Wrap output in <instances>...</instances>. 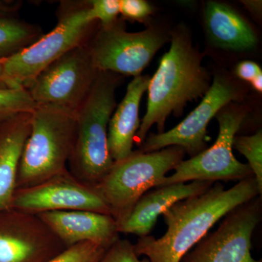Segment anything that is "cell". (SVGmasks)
I'll return each instance as SVG.
<instances>
[{
    "instance_id": "obj_1",
    "label": "cell",
    "mask_w": 262,
    "mask_h": 262,
    "mask_svg": "<svg viewBox=\"0 0 262 262\" xmlns=\"http://www.w3.org/2000/svg\"><path fill=\"white\" fill-rule=\"evenodd\" d=\"M261 195L254 177L229 189L215 182L206 192L179 201L165 211V233L160 238L139 237L134 244L136 252L150 262H180L229 212Z\"/></svg>"
},
{
    "instance_id": "obj_2",
    "label": "cell",
    "mask_w": 262,
    "mask_h": 262,
    "mask_svg": "<svg viewBox=\"0 0 262 262\" xmlns=\"http://www.w3.org/2000/svg\"><path fill=\"white\" fill-rule=\"evenodd\" d=\"M201 60L189 33L179 29L172 34L170 49L162 57L158 70L149 79L146 112L135 137L139 145L155 124L158 134L163 133L168 116L179 115L188 102L206 94L211 86L210 76Z\"/></svg>"
},
{
    "instance_id": "obj_3",
    "label": "cell",
    "mask_w": 262,
    "mask_h": 262,
    "mask_svg": "<svg viewBox=\"0 0 262 262\" xmlns=\"http://www.w3.org/2000/svg\"><path fill=\"white\" fill-rule=\"evenodd\" d=\"M118 76L100 72L91 92L76 113L77 131L68 162L69 172L80 182L96 186L114 161L108 144V127L115 107Z\"/></svg>"
},
{
    "instance_id": "obj_4",
    "label": "cell",
    "mask_w": 262,
    "mask_h": 262,
    "mask_svg": "<svg viewBox=\"0 0 262 262\" xmlns=\"http://www.w3.org/2000/svg\"><path fill=\"white\" fill-rule=\"evenodd\" d=\"M89 2H62L58 23L51 32L13 56L2 58L4 89H28L45 69L67 52L87 44L97 21L89 17Z\"/></svg>"
},
{
    "instance_id": "obj_5",
    "label": "cell",
    "mask_w": 262,
    "mask_h": 262,
    "mask_svg": "<svg viewBox=\"0 0 262 262\" xmlns=\"http://www.w3.org/2000/svg\"><path fill=\"white\" fill-rule=\"evenodd\" d=\"M76 131V113L37 105L32 112L30 134L20 158L16 189L34 187L68 170Z\"/></svg>"
},
{
    "instance_id": "obj_6",
    "label": "cell",
    "mask_w": 262,
    "mask_h": 262,
    "mask_svg": "<svg viewBox=\"0 0 262 262\" xmlns=\"http://www.w3.org/2000/svg\"><path fill=\"white\" fill-rule=\"evenodd\" d=\"M185 154L182 147L173 146L151 152L133 151L125 159L114 162L95 187L110 207L117 225L126 220L141 196L157 187L166 173L184 160Z\"/></svg>"
},
{
    "instance_id": "obj_7",
    "label": "cell",
    "mask_w": 262,
    "mask_h": 262,
    "mask_svg": "<svg viewBox=\"0 0 262 262\" xmlns=\"http://www.w3.org/2000/svg\"><path fill=\"white\" fill-rule=\"evenodd\" d=\"M219 122L214 144L190 159L183 160L174 173L165 177L157 187L193 181L220 182L244 180L253 177L248 164L241 163L233 154V141L246 114L239 108L222 110L215 115Z\"/></svg>"
},
{
    "instance_id": "obj_8",
    "label": "cell",
    "mask_w": 262,
    "mask_h": 262,
    "mask_svg": "<svg viewBox=\"0 0 262 262\" xmlns=\"http://www.w3.org/2000/svg\"><path fill=\"white\" fill-rule=\"evenodd\" d=\"M99 72L87 46L82 45L48 66L27 91L37 105H49L77 113Z\"/></svg>"
},
{
    "instance_id": "obj_9",
    "label": "cell",
    "mask_w": 262,
    "mask_h": 262,
    "mask_svg": "<svg viewBox=\"0 0 262 262\" xmlns=\"http://www.w3.org/2000/svg\"><path fill=\"white\" fill-rule=\"evenodd\" d=\"M167 41L155 28L128 32L117 19L112 25L96 29L87 42L88 49L99 72L140 76L157 52Z\"/></svg>"
},
{
    "instance_id": "obj_10",
    "label": "cell",
    "mask_w": 262,
    "mask_h": 262,
    "mask_svg": "<svg viewBox=\"0 0 262 262\" xmlns=\"http://www.w3.org/2000/svg\"><path fill=\"white\" fill-rule=\"evenodd\" d=\"M261 219V196L237 206L220 227L203 239L180 262H261L251 255V238Z\"/></svg>"
},
{
    "instance_id": "obj_11",
    "label": "cell",
    "mask_w": 262,
    "mask_h": 262,
    "mask_svg": "<svg viewBox=\"0 0 262 262\" xmlns=\"http://www.w3.org/2000/svg\"><path fill=\"white\" fill-rule=\"evenodd\" d=\"M67 248L37 214L0 211V262H49Z\"/></svg>"
},
{
    "instance_id": "obj_12",
    "label": "cell",
    "mask_w": 262,
    "mask_h": 262,
    "mask_svg": "<svg viewBox=\"0 0 262 262\" xmlns=\"http://www.w3.org/2000/svg\"><path fill=\"white\" fill-rule=\"evenodd\" d=\"M239 91L229 79L215 76L200 104L171 130L146 136L139 151L151 152L169 146H180L191 158L206 148L207 127L210 121L231 101L237 100Z\"/></svg>"
},
{
    "instance_id": "obj_13",
    "label": "cell",
    "mask_w": 262,
    "mask_h": 262,
    "mask_svg": "<svg viewBox=\"0 0 262 262\" xmlns=\"http://www.w3.org/2000/svg\"><path fill=\"white\" fill-rule=\"evenodd\" d=\"M12 208L34 214L89 211L112 215L96 187L80 182L68 170L34 187L16 189Z\"/></svg>"
},
{
    "instance_id": "obj_14",
    "label": "cell",
    "mask_w": 262,
    "mask_h": 262,
    "mask_svg": "<svg viewBox=\"0 0 262 262\" xmlns=\"http://www.w3.org/2000/svg\"><path fill=\"white\" fill-rule=\"evenodd\" d=\"M37 215L67 248L91 242L107 250L120 238L118 225L111 215L89 211H50Z\"/></svg>"
},
{
    "instance_id": "obj_15",
    "label": "cell",
    "mask_w": 262,
    "mask_h": 262,
    "mask_svg": "<svg viewBox=\"0 0 262 262\" xmlns=\"http://www.w3.org/2000/svg\"><path fill=\"white\" fill-rule=\"evenodd\" d=\"M214 183L208 181L177 183L146 192L136 203L126 220L118 226L119 232L136 234L139 237L149 235L160 215L178 202L206 192Z\"/></svg>"
},
{
    "instance_id": "obj_16",
    "label": "cell",
    "mask_w": 262,
    "mask_h": 262,
    "mask_svg": "<svg viewBox=\"0 0 262 262\" xmlns=\"http://www.w3.org/2000/svg\"><path fill=\"white\" fill-rule=\"evenodd\" d=\"M31 120L32 113H24L0 124V211L12 208Z\"/></svg>"
},
{
    "instance_id": "obj_17",
    "label": "cell",
    "mask_w": 262,
    "mask_h": 262,
    "mask_svg": "<svg viewBox=\"0 0 262 262\" xmlns=\"http://www.w3.org/2000/svg\"><path fill=\"white\" fill-rule=\"evenodd\" d=\"M150 77H134L127 88L126 94L112 115L108 127V144L114 162L125 159L133 152L136 133L140 126L139 106L141 98L147 91Z\"/></svg>"
},
{
    "instance_id": "obj_18",
    "label": "cell",
    "mask_w": 262,
    "mask_h": 262,
    "mask_svg": "<svg viewBox=\"0 0 262 262\" xmlns=\"http://www.w3.org/2000/svg\"><path fill=\"white\" fill-rule=\"evenodd\" d=\"M204 24L210 40L216 47L229 51H248L257 43L252 27L229 5L207 2Z\"/></svg>"
},
{
    "instance_id": "obj_19",
    "label": "cell",
    "mask_w": 262,
    "mask_h": 262,
    "mask_svg": "<svg viewBox=\"0 0 262 262\" xmlns=\"http://www.w3.org/2000/svg\"><path fill=\"white\" fill-rule=\"evenodd\" d=\"M35 24L15 17L0 18V58L13 56L28 48L43 35Z\"/></svg>"
},
{
    "instance_id": "obj_20",
    "label": "cell",
    "mask_w": 262,
    "mask_h": 262,
    "mask_svg": "<svg viewBox=\"0 0 262 262\" xmlns=\"http://www.w3.org/2000/svg\"><path fill=\"white\" fill-rule=\"evenodd\" d=\"M233 149H237L248 160L250 168L262 192V132L258 130L251 136H235Z\"/></svg>"
},
{
    "instance_id": "obj_21",
    "label": "cell",
    "mask_w": 262,
    "mask_h": 262,
    "mask_svg": "<svg viewBox=\"0 0 262 262\" xmlns=\"http://www.w3.org/2000/svg\"><path fill=\"white\" fill-rule=\"evenodd\" d=\"M37 104L27 90L0 89V124L24 113H32Z\"/></svg>"
},
{
    "instance_id": "obj_22",
    "label": "cell",
    "mask_w": 262,
    "mask_h": 262,
    "mask_svg": "<svg viewBox=\"0 0 262 262\" xmlns=\"http://www.w3.org/2000/svg\"><path fill=\"white\" fill-rule=\"evenodd\" d=\"M106 250L91 242L81 243L67 248L49 262H98Z\"/></svg>"
},
{
    "instance_id": "obj_23",
    "label": "cell",
    "mask_w": 262,
    "mask_h": 262,
    "mask_svg": "<svg viewBox=\"0 0 262 262\" xmlns=\"http://www.w3.org/2000/svg\"><path fill=\"white\" fill-rule=\"evenodd\" d=\"M89 2V17L91 21H99L101 27H108L117 21L120 14V0Z\"/></svg>"
},
{
    "instance_id": "obj_24",
    "label": "cell",
    "mask_w": 262,
    "mask_h": 262,
    "mask_svg": "<svg viewBox=\"0 0 262 262\" xmlns=\"http://www.w3.org/2000/svg\"><path fill=\"white\" fill-rule=\"evenodd\" d=\"M139 257L134 244L127 239L119 238L98 262H150L147 258L140 260Z\"/></svg>"
},
{
    "instance_id": "obj_25",
    "label": "cell",
    "mask_w": 262,
    "mask_h": 262,
    "mask_svg": "<svg viewBox=\"0 0 262 262\" xmlns=\"http://www.w3.org/2000/svg\"><path fill=\"white\" fill-rule=\"evenodd\" d=\"M152 12V7L144 0H120V13L129 20L140 21Z\"/></svg>"
},
{
    "instance_id": "obj_26",
    "label": "cell",
    "mask_w": 262,
    "mask_h": 262,
    "mask_svg": "<svg viewBox=\"0 0 262 262\" xmlns=\"http://www.w3.org/2000/svg\"><path fill=\"white\" fill-rule=\"evenodd\" d=\"M262 73L261 69L255 62L244 61L236 67L235 74L241 80L251 82L258 75Z\"/></svg>"
},
{
    "instance_id": "obj_27",
    "label": "cell",
    "mask_w": 262,
    "mask_h": 262,
    "mask_svg": "<svg viewBox=\"0 0 262 262\" xmlns=\"http://www.w3.org/2000/svg\"><path fill=\"white\" fill-rule=\"evenodd\" d=\"M22 2L13 0H0V18L14 17L13 15L20 10Z\"/></svg>"
},
{
    "instance_id": "obj_28",
    "label": "cell",
    "mask_w": 262,
    "mask_h": 262,
    "mask_svg": "<svg viewBox=\"0 0 262 262\" xmlns=\"http://www.w3.org/2000/svg\"><path fill=\"white\" fill-rule=\"evenodd\" d=\"M244 4L246 5L248 10H251L253 13H259L261 10V1H244Z\"/></svg>"
},
{
    "instance_id": "obj_29",
    "label": "cell",
    "mask_w": 262,
    "mask_h": 262,
    "mask_svg": "<svg viewBox=\"0 0 262 262\" xmlns=\"http://www.w3.org/2000/svg\"><path fill=\"white\" fill-rule=\"evenodd\" d=\"M251 85L255 91L261 93L262 91V73L259 74L251 82Z\"/></svg>"
},
{
    "instance_id": "obj_30",
    "label": "cell",
    "mask_w": 262,
    "mask_h": 262,
    "mask_svg": "<svg viewBox=\"0 0 262 262\" xmlns=\"http://www.w3.org/2000/svg\"><path fill=\"white\" fill-rule=\"evenodd\" d=\"M2 58H0V89H4L2 83V75H3V67H2Z\"/></svg>"
}]
</instances>
